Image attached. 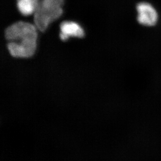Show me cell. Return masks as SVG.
<instances>
[{"mask_svg": "<svg viewBox=\"0 0 161 161\" xmlns=\"http://www.w3.org/2000/svg\"><path fill=\"white\" fill-rule=\"evenodd\" d=\"M64 0H39L34 13L36 27L44 32L51 22L61 17L63 14Z\"/></svg>", "mask_w": 161, "mask_h": 161, "instance_id": "obj_1", "label": "cell"}, {"mask_svg": "<svg viewBox=\"0 0 161 161\" xmlns=\"http://www.w3.org/2000/svg\"><path fill=\"white\" fill-rule=\"evenodd\" d=\"M37 32L35 26L24 21L14 23L5 31V36L8 41H22L29 39H36Z\"/></svg>", "mask_w": 161, "mask_h": 161, "instance_id": "obj_2", "label": "cell"}, {"mask_svg": "<svg viewBox=\"0 0 161 161\" xmlns=\"http://www.w3.org/2000/svg\"><path fill=\"white\" fill-rule=\"evenodd\" d=\"M8 50L15 58H27L32 56L36 48V39H29L22 41H9L7 44Z\"/></svg>", "mask_w": 161, "mask_h": 161, "instance_id": "obj_3", "label": "cell"}, {"mask_svg": "<svg viewBox=\"0 0 161 161\" xmlns=\"http://www.w3.org/2000/svg\"><path fill=\"white\" fill-rule=\"evenodd\" d=\"M138 12L137 20L140 24L147 26H154L156 24L158 15L155 8L147 2H141L137 6Z\"/></svg>", "mask_w": 161, "mask_h": 161, "instance_id": "obj_4", "label": "cell"}, {"mask_svg": "<svg viewBox=\"0 0 161 161\" xmlns=\"http://www.w3.org/2000/svg\"><path fill=\"white\" fill-rule=\"evenodd\" d=\"M60 30L59 37L62 41H66L70 36L80 38L85 36L84 29L74 21H63L60 25Z\"/></svg>", "mask_w": 161, "mask_h": 161, "instance_id": "obj_5", "label": "cell"}, {"mask_svg": "<svg viewBox=\"0 0 161 161\" xmlns=\"http://www.w3.org/2000/svg\"><path fill=\"white\" fill-rule=\"evenodd\" d=\"M39 0H17L18 11L24 16L30 15L35 13Z\"/></svg>", "mask_w": 161, "mask_h": 161, "instance_id": "obj_6", "label": "cell"}]
</instances>
